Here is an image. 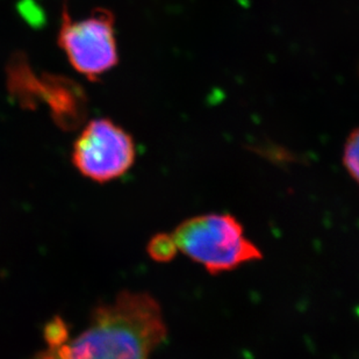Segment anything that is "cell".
Returning <instances> with one entry per match:
<instances>
[{
  "mask_svg": "<svg viewBox=\"0 0 359 359\" xmlns=\"http://www.w3.org/2000/svg\"><path fill=\"white\" fill-rule=\"evenodd\" d=\"M57 41L76 72L90 81L100 79L119 62L114 15L106 8L72 20L65 5Z\"/></svg>",
  "mask_w": 359,
  "mask_h": 359,
  "instance_id": "3957f363",
  "label": "cell"
},
{
  "mask_svg": "<svg viewBox=\"0 0 359 359\" xmlns=\"http://www.w3.org/2000/svg\"><path fill=\"white\" fill-rule=\"evenodd\" d=\"M32 90V106L40 97L50 109L51 114L63 129L81 125L86 114V98L79 85L61 76L43 75L35 79Z\"/></svg>",
  "mask_w": 359,
  "mask_h": 359,
  "instance_id": "5b68a950",
  "label": "cell"
},
{
  "mask_svg": "<svg viewBox=\"0 0 359 359\" xmlns=\"http://www.w3.org/2000/svg\"><path fill=\"white\" fill-rule=\"evenodd\" d=\"M343 162L351 177L359 184V128L346 141Z\"/></svg>",
  "mask_w": 359,
  "mask_h": 359,
  "instance_id": "ba28073f",
  "label": "cell"
},
{
  "mask_svg": "<svg viewBox=\"0 0 359 359\" xmlns=\"http://www.w3.org/2000/svg\"><path fill=\"white\" fill-rule=\"evenodd\" d=\"M44 339L50 350H57L69 341L68 325L60 316H55L44 328Z\"/></svg>",
  "mask_w": 359,
  "mask_h": 359,
  "instance_id": "52a82bcc",
  "label": "cell"
},
{
  "mask_svg": "<svg viewBox=\"0 0 359 359\" xmlns=\"http://www.w3.org/2000/svg\"><path fill=\"white\" fill-rule=\"evenodd\" d=\"M33 359H60L58 358L57 355L55 353L54 350H47V351H44V353H39Z\"/></svg>",
  "mask_w": 359,
  "mask_h": 359,
  "instance_id": "9c48e42d",
  "label": "cell"
},
{
  "mask_svg": "<svg viewBox=\"0 0 359 359\" xmlns=\"http://www.w3.org/2000/svg\"><path fill=\"white\" fill-rule=\"evenodd\" d=\"M166 336L156 300L147 293L125 291L95 309L88 328L54 350L60 359L148 358Z\"/></svg>",
  "mask_w": 359,
  "mask_h": 359,
  "instance_id": "6da1fadb",
  "label": "cell"
},
{
  "mask_svg": "<svg viewBox=\"0 0 359 359\" xmlns=\"http://www.w3.org/2000/svg\"><path fill=\"white\" fill-rule=\"evenodd\" d=\"M177 250L176 242L172 236L168 234H157L148 244L150 257L161 263L171 261L176 256Z\"/></svg>",
  "mask_w": 359,
  "mask_h": 359,
  "instance_id": "8992f818",
  "label": "cell"
},
{
  "mask_svg": "<svg viewBox=\"0 0 359 359\" xmlns=\"http://www.w3.org/2000/svg\"><path fill=\"white\" fill-rule=\"evenodd\" d=\"M172 238L178 250L213 275L262 258L258 248L244 236L240 222L228 214H205L184 221Z\"/></svg>",
  "mask_w": 359,
  "mask_h": 359,
  "instance_id": "7a4b0ae2",
  "label": "cell"
},
{
  "mask_svg": "<svg viewBox=\"0 0 359 359\" xmlns=\"http://www.w3.org/2000/svg\"><path fill=\"white\" fill-rule=\"evenodd\" d=\"M135 157L132 136L109 119L88 122L72 150L74 165L83 176L97 183L123 176L132 168Z\"/></svg>",
  "mask_w": 359,
  "mask_h": 359,
  "instance_id": "277c9868",
  "label": "cell"
},
{
  "mask_svg": "<svg viewBox=\"0 0 359 359\" xmlns=\"http://www.w3.org/2000/svg\"><path fill=\"white\" fill-rule=\"evenodd\" d=\"M134 359H148V358H134Z\"/></svg>",
  "mask_w": 359,
  "mask_h": 359,
  "instance_id": "30bf717a",
  "label": "cell"
}]
</instances>
